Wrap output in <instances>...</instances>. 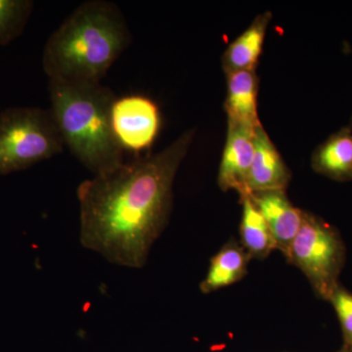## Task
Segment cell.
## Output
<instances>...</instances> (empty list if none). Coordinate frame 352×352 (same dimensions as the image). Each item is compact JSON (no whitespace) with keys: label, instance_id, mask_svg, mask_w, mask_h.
Segmentation results:
<instances>
[{"label":"cell","instance_id":"cell-9","mask_svg":"<svg viewBox=\"0 0 352 352\" xmlns=\"http://www.w3.org/2000/svg\"><path fill=\"white\" fill-rule=\"evenodd\" d=\"M254 140V156L248 177L250 195L256 192L285 191L291 173L263 126L256 127Z\"/></svg>","mask_w":352,"mask_h":352},{"label":"cell","instance_id":"cell-13","mask_svg":"<svg viewBox=\"0 0 352 352\" xmlns=\"http://www.w3.org/2000/svg\"><path fill=\"white\" fill-rule=\"evenodd\" d=\"M251 258L244 248L236 243L224 245L210 261L207 276L200 286L201 291L212 293L239 281L245 276Z\"/></svg>","mask_w":352,"mask_h":352},{"label":"cell","instance_id":"cell-17","mask_svg":"<svg viewBox=\"0 0 352 352\" xmlns=\"http://www.w3.org/2000/svg\"><path fill=\"white\" fill-rule=\"evenodd\" d=\"M337 352H351V349H347L346 346H342V349H340V351Z\"/></svg>","mask_w":352,"mask_h":352},{"label":"cell","instance_id":"cell-7","mask_svg":"<svg viewBox=\"0 0 352 352\" xmlns=\"http://www.w3.org/2000/svg\"><path fill=\"white\" fill-rule=\"evenodd\" d=\"M254 131L228 124L227 138L219 171V185L223 191L235 190L240 198L250 196L248 177L254 156Z\"/></svg>","mask_w":352,"mask_h":352},{"label":"cell","instance_id":"cell-5","mask_svg":"<svg viewBox=\"0 0 352 352\" xmlns=\"http://www.w3.org/2000/svg\"><path fill=\"white\" fill-rule=\"evenodd\" d=\"M287 258L302 271L315 293L329 300L340 285L346 248L333 226L316 215L303 212L302 226Z\"/></svg>","mask_w":352,"mask_h":352},{"label":"cell","instance_id":"cell-1","mask_svg":"<svg viewBox=\"0 0 352 352\" xmlns=\"http://www.w3.org/2000/svg\"><path fill=\"white\" fill-rule=\"evenodd\" d=\"M183 132L168 147L78 186L80 242L111 263L141 268L173 210L175 175L195 138Z\"/></svg>","mask_w":352,"mask_h":352},{"label":"cell","instance_id":"cell-18","mask_svg":"<svg viewBox=\"0 0 352 352\" xmlns=\"http://www.w3.org/2000/svg\"><path fill=\"white\" fill-rule=\"evenodd\" d=\"M346 347H347V349H351V352H352V344H351V346H346Z\"/></svg>","mask_w":352,"mask_h":352},{"label":"cell","instance_id":"cell-16","mask_svg":"<svg viewBox=\"0 0 352 352\" xmlns=\"http://www.w3.org/2000/svg\"><path fill=\"white\" fill-rule=\"evenodd\" d=\"M328 302L332 303L339 318L342 336H344V346H351L352 344V294L340 284L339 287L333 291Z\"/></svg>","mask_w":352,"mask_h":352},{"label":"cell","instance_id":"cell-10","mask_svg":"<svg viewBox=\"0 0 352 352\" xmlns=\"http://www.w3.org/2000/svg\"><path fill=\"white\" fill-rule=\"evenodd\" d=\"M226 111L228 124L254 129L261 126L258 112V78L256 71L226 74Z\"/></svg>","mask_w":352,"mask_h":352},{"label":"cell","instance_id":"cell-15","mask_svg":"<svg viewBox=\"0 0 352 352\" xmlns=\"http://www.w3.org/2000/svg\"><path fill=\"white\" fill-rule=\"evenodd\" d=\"M32 0H0V46L19 38L34 10Z\"/></svg>","mask_w":352,"mask_h":352},{"label":"cell","instance_id":"cell-2","mask_svg":"<svg viewBox=\"0 0 352 352\" xmlns=\"http://www.w3.org/2000/svg\"><path fill=\"white\" fill-rule=\"evenodd\" d=\"M131 43L119 7L89 0L76 7L46 41L43 69L50 80L101 82Z\"/></svg>","mask_w":352,"mask_h":352},{"label":"cell","instance_id":"cell-4","mask_svg":"<svg viewBox=\"0 0 352 352\" xmlns=\"http://www.w3.org/2000/svg\"><path fill=\"white\" fill-rule=\"evenodd\" d=\"M64 148L50 110L11 107L0 113V175L27 170Z\"/></svg>","mask_w":352,"mask_h":352},{"label":"cell","instance_id":"cell-3","mask_svg":"<svg viewBox=\"0 0 352 352\" xmlns=\"http://www.w3.org/2000/svg\"><path fill=\"white\" fill-rule=\"evenodd\" d=\"M51 113L64 144L94 175L111 173L124 163V151L113 134L112 90L101 82L50 80Z\"/></svg>","mask_w":352,"mask_h":352},{"label":"cell","instance_id":"cell-11","mask_svg":"<svg viewBox=\"0 0 352 352\" xmlns=\"http://www.w3.org/2000/svg\"><path fill=\"white\" fill-rule=\"evenodd\" d=\"M316 173L336 180H352V131L346 126L332 134L312 155Z\"/></svg>","mask_w":352,"mask_h":352},{"label":"cell","instance_id":"cell-8","mask_svg":"<svg viewBox=\"0 0 352 352\" xmlns=\"http://www.w3.org/2000/svg\"><path fill=\"white\" fill-rule=\"evenodd\" d=\"M250 198L270 227L276 249L288 258L291 245L302 226V210L293 206L282 190L256 192Z\"/></svg>","mask_w":352,"mask_h":352},{"label":"cell","instance_id":"cell-6","mask_svg":"<svg viewBox=\"0 0 352 352\" xmlns=\"http://www.w3.org/2000/svg\"><path fill=\"white\" fill-rule=\"evenodd\" d=\"M111 124L124 151L141 152L151 147L161 126L159 107L149 97L127 95L113 101Z\"/></svg>","mask_w":352,"mask_h":352},{"label":"cell","instance_id":"cell-14","mask_svg":"<svg viewBox=\"0 0 352 352\" xmlns=\"http://www.w3.org/2000/svg\"><path fill=\"white\" fill-rule=\"evenodd\" d=\"M243 205L240 233L243 248L251 258H264L276 249L267 223L250 196L241 199Z\"/></svg>","mask_w":352,"mask_h":352},{"label":"cell","instance_id":"cell-19","mask_svg":"<svg viewBox=\"0 0 352 352\" xmlns=\"http://www.w3.org/2000/svg\"><path fill=\"white\" fill-rule=\"evenodd\" d=\"M349 127H351V131H352V119H351V126H349Z\"/></svg>","mask_w":352,"mask_h":352},{"label":"cell","instance_id":"cell-12","mask_svg":"<svg viewBox=\"0 0 352 352\" xmlns=\"http://www.w3.org/2000/svg\"><path fill=\"white\" fill-rule=\"evenodd\" d=\"M270 19V12L261 14L243 34L229 44L222 57V66L226 74L256 71Z\"/></svg>","mask_w":352,"mask_h":352}]
</instances>
